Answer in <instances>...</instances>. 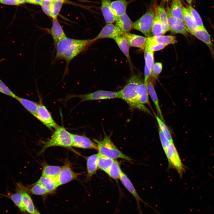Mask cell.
<instances>
[{
  "label": "cell",
  "instance_id": "cell-28",
  "mask_svg": "<svg viewBox=\"0 0 214 214\" xmlns=\"http://www.w3.org/2000/svg\"><path fill=\"white\" fill-rule=\"evenodd\" d=\"M114 39L130 64L131 62L129 55V49L130 46L127 40L122 36L117 37Z\"/></svg>",
  "mask_w": 214,
  "mask_h": 214
},
{
  "label": "cell",
  "instance_id": "cell-21",
  "mask_svg": "<svg viewBox=\"0 0 214 214\" xmlns=\"http://www.w3.org/2000/svg\"><path fill=\"white\" fill-rule=\"evenodd\" d=\"M74 40L67 37L57 43L56 46V53L54 61L62 59L64 52Z\"/></svg>",
  "mask_w": 214,
  "mask_h": 214
},
{
  "label": "cell",
  "instance_id": "cell-48",
  "mask_svg": "<svg viewBox=\"0 0 214 214\" xmlns=\"http://www.w3.org/2000/svg\"><path fill=\"white\" fill-rule=\"evenodd\" d=\"M42 0H25V2L34 4L40 5Z\"/></svg>",
  "mask_w": 214,
  "mask_h": 214
},
{
  "label": "cell",
  "instance_id": "cell-33",
  "mask_svg": "<svg viewBox=\"0 0 214 214\" xmlns=\"http://www.w3.org/2000/svg\"><path fill=\"white\" fill-rule=\"evenodd\" d=\"M17 188L18 191L17 192L15 193H12L7 196L10 197V199L18 207L21 211L25 212L26 210L23 200L21 191L18 186H17Z\"/></svg>",
  "mask_w": 214,
  "mask_h": 214
},
{
  "label": "cell",
  "instance_id": "cell-36",
  "mask_svg": "<svg viewBox=\"0 0 214 214\" xmlns=\"http://www.w3.org/2000/svg\"><path fill=\"white\" fill-rule=\"evenodd\" d=\"M157 9L165 34L169 31L167 13L165 9L162 7L159 6L157 7Z\"/></svg>",
  "mask_w": 214,
  "mask_h": 214
},
{
  "label": "cell",
  "instance_id": "cell-22",
  "mask_svg": "<svg viewBox=\"0 0 214 214\" xmlns=\"http://www.w3.org/2000/svg\"><path fill=\"white\" fill-rule=\"evenodd\" d=\"M128 4L127 0H116L111 2L110 6L114 13L118 17L126 13Z\"/></svg>",
  "mask_w": 214,
  "mask_h": 214
},
{
  "label": "cell",
  "instance_id": "cell-11",
  "mask_svg": "<svg viewBox=\"0 0 214 214\" xmlns=\"http://www.w3.org/2000/svg\"><path fill=\"white\" fill-rule=\"evenodd\" d=\"M124 34L115 25L112 23H108L103 28L98 35L92 39V42L102 38H112L122 36Z\"/></svg>",
  "mask_w": 214,
  "mask_h": 214
},
{
  "label": "cell",
  "instance_id": "cell-27",
  "mask_svg": "<svg viewBox=\"0 0 214 214\" xmlns=\"http://www.w3.org/2000/svg\"><path fill=\"white\" fill-rule=\"evenodd\" d=\"M98 154L92 155L86 159V167L88 172V177L90 178L96 173L98 166Z\"/></svg>",
  "mask_w": 214,
  "mask_h": 214
},
{
  "label": "cell",
  "instance_id": "cell-38",
  "mask_svg": "<svg viewBox=\"0 0 214 214\" xmlns=\"http://www.w3.org/2000/svg\"><path fill=\"white\" fill-rule=\"evenodd\" d=\"M65 0H54L51 2V18L57 19Z\"/></svg>",
  "mask_w": 214,
  "mask_h": 214
},
{
  "label": "cell",
  "instance_id": "cell-46",
  "mask_svg": "<svg viewBox=\"0 0 214 214\" xmlns=\"http://www.w3.org/2000/svg\"><path fill=\"white\" fill-rule=\"evenodd\" d=\"M167 45L160 44H154L146 45L145 51L154 52L163 49Z\"/></svg>",
  "mask_w": 214,
  "mask_h": 214
},
{
  "label": "cell",
  "instance_id": "cell-39",
  "mask_svg": "<svg viewBox=\"0 0 214 214\" xmlns=\"http://www.w3.org/2000/svg\"><path fill=\"white\" fill-rule=\"evenodd\" d=\"M186 8L193 18L198 27L199 28H204L202 18L196 10L191 5H186Z\"/></svg>",
  "mask_w": 214,
  "mask_h": 214
},
{
  "label": "cell",
  "instance_id": "cell-7",
  "mask_svg": "<svg viewBox=\"0 0 214 214\" xmlns=\"http://www.w3.org/2000/svg\"><path fill=\"white\" fill-rule=\"evenodd\" d=\"M166 157L169 167L175 169L181 177L185 171V169L173 142L170 143L167 150Z\"/></svg>",
  "mask_w": 214,
  "mask_h": 214
},
{
  "label": "cell",
  "instance_id": "cell-31",
  "mask_svg": "<svg viewBox=\"0 0 214 214\" xmlns=\"http://www.w3.org/2000/svg\"><path fill=\"white\" fill-rule=\"evenodd\" d=\"M15 99L32 114L35 116L37 111L38 104L29 100L17 96Z\"/></svg>",
  "mask_w": 214,
  "mask_h": 214
},
{
  "label": "cell",
  "instance_id": "cell-1",
  "mask_svg": "<svg viewBox=\"0 0 214 214\" xmlns=\"http://www.w3.org/2000/svg\"><path fill=\"white\" fill-rule=\"evenodd\" d=\"M143 81L138 75L131 76L125 85L119 91L120 97L124 100L131 108L139 109L151 114L145 106L140 103L136 92L137 87Z\"/></svg>",
  "mask_w": 214,
  "mask_h": 214
},
{
  "label": "cell",
  "instance_id": "cell-42",
  "mask_svg": "<svg viewBox=\"0 0 214 214\" xmlns=\"http://www.w3.org/2000/svg\"><path fill=\"white\" fill-rule=\"evenodd\" d=\"M4 59H0V63L4 60ZM0 93L15 98L17 95L14 93L11 90L9 89L7 85L0 78Z\"/></svg>",
  "mask_w": 214,
  "mask_h": 214
},
{
  "label": "cell",
  "instance_id": "cell-26",
  "mask_svg": "<svg viewBox=\"0 0 214 214\" xmlns=\"http://www.w3.org/2000/svg\"><path fill=\"white\" fill-rule=\"evenodd\" d=\"M63 166L51 165L45 164L43 166L42 176L56 179L61 171Z\"/></svg>",
  "mask_w": 214,
  "mask_h": 214
},
{
  "label": "cell",
  "instance_id": "cell-41",
  "mask_svg": "<svg viewBox=\"0 0 214 214\" xmlns=\"http://www.w3.org/2000/svg\"><path fill=\"white\" fill-rule=\"evenodd\" d=\"M144 57L145 65L151 73L154 65V52L145 51Z\"/></svg>",
  "mask_w": 214,
  "mask_h": 214
},
{
  "label": "cell",
  "instance_id": "cell-19",
  "mask_svg": "<svg viewBox=\"0 0 214 214\" xmlns=\"http://www.w3.org/2000/svg\"><path fill=\"white\" fill-rule=\"evenodd\" d=\"M176 37L172 35H159L148 37L146 45L160 44L167 46L171 44H174L177 42Z\"/></svg>",
  "mask_w": 214,
  "mask_h": 214
},
{
  "label": "cell",
  "instance_id": "cell-9",
  "mask_svg": "<svg viewBox=\"0 0 214 214\" xmlns=\"http://www.w3.org/2000/svg\"><path fill=\"white\" fill-rule=\"evenodd\" d=\"M119 179L125 188L132 194L135 199L137 205L138 214H143L140 205L141 202L143 203L146 206H148L154 209L148 203L144 201L139 196L129 179L122 171Z\"/></svg>",
  "mask_w": 214,
  "mask_h": 214
},
{
  "label": "cell",
  "instance_id": "cell-44",
  "mask_svg": "<svg viewBox=\"0 0 214 214\" xmlns=\"http://www.w3.org/2000/svg\"><path fill=\"white\" fill-rule=\"evenodd\" d=\"M40 5L45 14L51 18V2L42 0Z\"/></svg>",
  "mask_w": 214,
  "mask_h": 214
},
{
  "label": "cell",
  "instance_id": "cell-13",
  "mask_svg": "<svg viewBox=\"0 0 214 214\" xmlns=\"http://www.w3.org/2000/svg\"><path fill=\"white\" fill-rule=\"evenodd\" d=\"M72 147L97 150V144L93 142L85 136L72 134Z\"/></svg>",
  "mask_w": 214,
  "mask_h": 214
},
{
  "label": "cell",
  "instance_id": "cell-15",
  "mask_svg": "<svg viewBox=\"0 0 214 214\" xmlns=\"http://www.w3.org/2000/svg\"><path fill=\"white\" fill-rule=\"evenodd\" d=\"M122 36L127 40L130 47L145 50L148 37L129 33H125Z\"/></svg>",
  "mask_w": 214,
  "mask_h": 214
},
{
  "label": "cell",
  "instance_id": "cell-29",
  "mask_svg": "<svg viewBox=\"0 0 214 214\" xmlns=\"http://www.w3.org/2000/svg\"><path fill=\"white\" fill-rule=\"evenodd\" d=\"M43 186L49 193L54 192L59 186L56 179L41 176L36 182Z\"/></svg>",
  "mask_w": 214,
  "mask_h": 214
},
{
  "label": "cell",
  "instance_id": "cell-30",
  "mask_svg": "<svg viewBox=\"0 0 214 214\" xmlns=\"http://www.w3.org/2000/svg\"><path fill=\"white\" fill-rule=\"evenodd\" d=\"M155 16L151 28L152 34L153 36H158L165 34L162 25L160 22L157 7H154Z\"/></svg>",
  "mask_w": 214,
  "mask_h": 214
},
{
  "label": "cell",
  "instance_id": "cell-17",
  "mask_svg": "<svg viewBox=\"0 0 214 214\" xmlns=\"http://www.w3.org/2000/svg\"><path fill=\"white\" fill-rule=\"evenodd\" d=\"M48 32L55 46L59 41L67 37L57 19L53 20L52 26Z\"/></svg>",
  "mask_w": 214,
  "mask_h": 214
},
{
  "label": "cell",
  "instance_id": "cell-40",
  "mask_svg": "<svg viewBox=\"0 0 214 214\" xmlns=\"http://www.w3.org/2000/svg\"><path fill=\"white\" fill-rule=\"evenodd\" d=\"M30 191L32 194L37 195H43L49 193L43 186L37 183L33 184L30 189Z\"/></svg>",
  "mask_w": 214,
  "mask_h": 214
},
{
  "label": "cell",
  "instance_id": "cell-18",
  "mask_svg": "<svg viewBox=\"0 0 214 214\" xmlns=\"http://www.w3.org/2000/svg\"><path fill=\"white\" fill-rule=\"evenodd\" d=\"M153 80L154 79L151 76L150 77L147 81V87L148 93L155 105L157 113V116L162 120L164 121L159 106L157 95L154 88Z\"/></svg>",
  "mask_w": 214,
  "mask_h": 214
},
{
  "label": "cell",
  "instance_id": "cell-45",
  "mask_svg": "<svg viewBox=\"0 0 214 214\" xmlns=\"http://www.w3.org/2000/svg\"><path fill=\"white\" fill-rule=\"evenodd\" d=\"M158 131L159 136L161 145L166 156L167 148L170 142L165 136L159 128Z\"/></svg>",
  "mask_w": 214,
  "mask_h": 214
},
{
  "label": "cell",
  "instance_id": "cell-6",
  "mask_svg": "<svg viewBox=\"0 0 214 214\" xmlns=\"http://www.w3.org/2000/svg\"><path fill=\"white\" fill-rule=\"evenodd\" d=\"M92 40L75 39L65 51L62 57V59L65 60L67 62V67L73 58L84 51L88 45L92 43Z\"/></svg>",
  "mask_w": 214,
  "mask_h": 214
},
{
  "label": "cell",
  "instance_id": "cell-53",
  "mask_svg": "<svg viewBox=\"0 0 214 214\" xmlns=\"http://www.w3.org/2000/svg\"><path fill=\"white\" fill-rule=\"evenodd\" d=\"M164 2L168 1L170 0H162Z\"/></svg>",
  "mask_w": 214,
  "mask_h": 214
},
{
  "label": "cell",
  "instance_id": "cell-51",
  "mask_svg": "<svg viewBox=\"0 0 214 214\" xmlns=\"http://www.w3.org/2000/svg\"><path fill=\"white\" fill-rule=\"evenodd\" d=\"M33 214H41L39 211L36 209L35 212Z\"/></svg>",
  "mask_w": 214,
  "mask_h": 214
},
{
  "label": "cell",
  "instance_id": "cell-52",
  "mask_svg": "<svg viewBox=\"0 0 214 214\" xmlns=\"http://www.w3.org/2000/svg\"><path fill=\"white\" fill-rule=\"evenodd\" d=\"M43 1H48L50 2H52L53 1H54V0H42Z\"/></svg>",
  "mask_w": 214,
  "mask_h": 214
},
{
  "label": "cell",
  "instance_id": "cell-50",
  "mask_svg": "<svg viewBox=\"0 0 214 214\" xmlns=\"http://www.w3.org/2000/svg\"><path fill=\"white\" fill-rule=\"evenodd\" d=\"M186 1L188 4L189 5H191L192 3V0H186Z\"/></svg>",
  "mask_w": 214,
  "mask_h": 214
},
{
  "label": "cell",
  "instance_id": "cell-4",
  "mask_svg": "<svg viewBox=\"0 0 214 214\" xmlns=\"http://www.w3.org/2000/svg\"><path fill=\"white\" fill-rule=\"evenodd\" d=\"M155 10L150 9L136 21L133 23V28L144 35L151 37V28L155 16Z\"/></svg>",
  "mask_w": 214,
  "mask_h": 214
},
{
  "label": "cell",
  "instance_id": "cell-5",
  "mask_svg": "<svg viewBox=\"0 0 214 214\" xmlns=\"http://www.w3.org/2000/svg\"><path fill=\"white\" fill-rule=\"evenodd\" d=\"M73 97L79 98L81 102L89 100L120 98L119 91L114 92L101 90L86 94L69 95L66 98V100H68Z\"/></svg>",
  "mask_w": 214,
  "mask_h": 214
},
{
  "label": "cell",
  "instance_id": "cell-2",
  "mask_svg": "<svg viewBox=\"0 0 214 214\" xmlns=\"http://www.w3.org/2000/svg\"><path fill=\"white\" fill-rule=\"evenodd\" d=\"M43 143L41 153L43 152L47 148L53 147L70 148L72 144V134L64 127L59 126L55 129L51 138Z\"/></svg>",
  "mask_w": 214,
  "mask_h": 214
},
{
  "label": "cell",
  "instance_id": "cell-43",
  "mask_svg": "<svg viewBox=\"0 0 214 214\" xmlns=\"http://www.w3.org/2000/svg\"><path fill=\"white\" fill-rule=\"evenodd\" d=\"M162 69V64L159 62L154 64L151 76L154 80L157 78Z\"/></svg>",
  "mask_w": 214,
  "mask_h": 214
},
{
  "label": "cell",
  "instance_id": "cell-32",
  "mask_svg": "<svg viewBox=\"0 0 214 214\" xmlns=\"http://www.w3.org/2000/svg\"><path fill=\"white\" fill-rule=\"evenodd\" d=\"M182 6L181 0H172L170 10L173 16L183 21Z\"/></svg>",
  "mask_w": 214,
  "mask_h": 214
},
{
  "label": "cell",
  "instance_id": "cell-10",
  "mask_svg": "<svg viewBox=\"0 0 214 214\" xmlns=\"http://www.w3.org/2000/svg\"><path fill=\"white\" fill-rule=\"evenodd\" d=\"M166 12L168 16L169 31L174 34H180L187 35V29L184 22L173 16L171 13L170 8L168 7Z\"/></svg>",
  "mask_w": 214,
  "mask_h": 214
},
{
  "label": "cell",
  "instance_id": "cell-20",
  "mask_svg": "<svg viewBox=\"0 0 214 214\" xmlns=\"http://www.w3.org/2000/svg\"><path fill=\"white\" fill-rule=\"evenodd\" d=\"M115 22V25L124 33L133 28V23L126 13L117 17Z\"/></svg>",
  "mask_w": 214,
  "mask_h": 214
},
{
  "label": "cell",
  "instance_id": "cell-8",
  "mask_svg": "<svg viewBox=\"0 0 214 214\" xmlns=\"http://www.w3.org/2000/svg\"><path fill=\"white\" fill-rule=\"evenodd\" d=\"M50 129L56 128L59 125L53 119L46 107L40 102L38 104L36 114L34 116Z\"/></svg>",
  "mask_w": 214,
  "mask_h": 214
},
{
  "label": "cell",
  "instance_id": "cell-25",
  "mask_svg": "<svg viewBox=\"0 0 214 214\" xmlns=\"http://www.w3.org/2000/svg\"><path fill=\"white\" fill-rule=\"evenodd\" d=\"M147 84V81L144 82V81H143L138 86L136 89L139 101L142 105L150 104Z\"/></svg>",
  "mask_w": 214,
  "mask_h": 214
},
{
  "label": "cell",
  "instance_id": "cell-49",
  "mask_svg": "<svg viewBox=\"0 0 214 214\" xmlns=\"http://www.w3.org/2000/svg\"><path fill=\"white\" fill-rule=\"evenodd\" d=\"M20 4L25 3V0H17Z\"/></svg>",
  "mask_w": 214,
  "mask_h": 214
},
{
  "label": "cell",
  "instance_id": "cell-34",
  "mask_svg": "<svg viewBox=\"0 0 214 214\" xmlns=\"http://www.w3.org/2000/svg\"><path fill=\"white\" fill-rule=\"evenodd\" d=\"M114 160L113 159L98 154L97 161L98 167L107 173Z\"/></svg>",
  "mask_w": 214,
  "mask_h": 214
},
{
  "label": "cell",
  "instance_id": "cell-3",
  "mask_svg": "<svg viewBox=\"0 0 214 214\" xmlns=\"http://www.w3.org/2000/svg\"><path fill=\"white\" fill-rule=\"evenodd\" d=\"M94 141L97 145L99 154L113 159L121 158L129 161L132 160L117 148L108 136L106 135L101 141L96 139Z\"/></svg>",
  "mask_w": 214,
  "mask_h": 214
},
{
  "label": "cell",
  "instance_id": "cell-14",
  "mask_svg": "<svg viewBox=\"0 0 214 214\" xmlns=\"http://www.w3.org/2000/svg\"><path fill=\"white\" fill-rule=\"evenodd\" d=\"M191 34L206 45L210 50L212 57L214 59V45L212 42L211 36L205 28H199Z\"/></svg>",
  "mask_w": 214,
  "mask_h": 214
},
{
  "label": "cell",
  "instance_id": "cell-23",
  "mask_svg": "<svg viewBox=\"0 0 214 214\" xmlns=\"http://www.w3.org/2000/svg\"><path fill=\"white\" fill-rule=\"evenodd\" d=\"M182 10L184 22L187 29V32L191 34L196 30L199 27L190 13L183 6Z\"/></svg>",
  "mask_w": 214,
  "mask_h": 214
},
{
  "label": "cell",
  "instance_id": "cell-35",
  "mask_svg": "<svg viewBox=\"0 0 214 214\" xmlns=\"http://www.w3.org/2000/svg\"><path fill=\"white\" fill-rule=\"evenodd\" d=\"M122 172L119 162L114 160L107 173L113 179L117 180L119 179Z\"/></svg>",
  "mask_w": 214,
  "mask_h": 214
},
{
  "label": "cell",
  "instance_id": "cell-16",
  "mask_svg": "<svg viewBox=\"0 0 214 214\" xmlns=\"http://www.w3.org/2000/svg\"><path fill=\"white\" fill-rule=\"evenodd\" d=\"M100 10L106 24L115 22L117 17L114 13L111 7V0H101Z\"/></svg>",
  "mask_w": 214,
  "mask_h": 214
},
{
  "label": "cell",
  "instance_id": "cell-37",
  "mask_svg": "<svg viewBox=\"0 0 214 214\" xmlns=\"http://www.w3.org/2000/svg\"><path fill=\"white\" fill-rule=\"evenodd\" d=\"M155 117L159 125V128L163 134L170 143L173 142L170 131L165 123L164 121L162 120L159 117L155 115Z\"/></svg>",
  "mask_w": 214,
  "mask_h": 214
},
{
  "label": "cell",
  "instance_id": "cell-24",
  "mask_svg": "<svg viewBox=\"0 0 214 214\" xmlns=\"http://www.w3.org/2000/svg\"><path fill=\"white\" fill-rule=\"evenodd\" d=\"M17 185L21 191L23 200L26 211L30 214H33L35 212L36 209L31 196L24 190L21 184L17 183Z\"/></svg>",
  "mask_w": 214,
  "mask_h": 214
},
{
  "label": "cell",
  "instance_id": "cell-47",
  "mask_svg": "<svg viewBox=\"0 0 214 214\" xmlns=\"http://www.w3.org/2000/svg\"><path fill=\"white\" fill-rule=\"evenodd\" d=\"M0 3L11 5H18L20 4L17 0H0Z\"/></svg>",
  "mask_w": 214,
  "mask_h": 214
},
{
  "label": "cell",
  "instance_id": "cell-12",
  "mask_svg": "<svg viewBox=\"0 0 214 214\" xmlns=\"http://www.w3.org/2000/svg\"><path fill=\"white\" fill-rule=\"evenodd\" d=\"M80 174V173L73 171L69 164L67 163L63 166L61 171L56 180L59 186L75 179Z\"/></svg>",
  "mask_w": 214,
  "mask_h": 214
}]
</instances>
